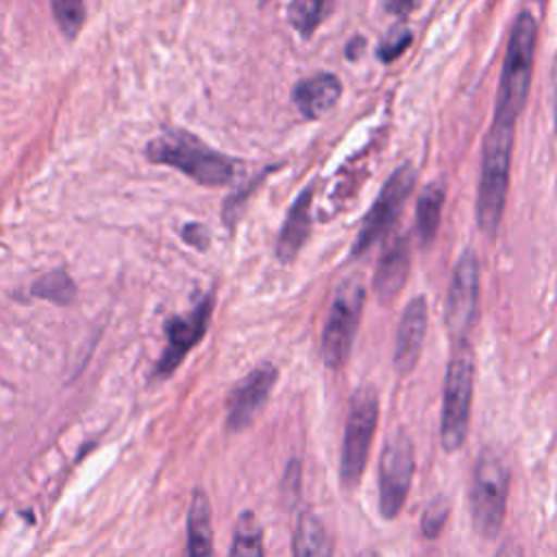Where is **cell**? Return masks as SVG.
Returning <instances> with one entry per match:
<instances>
[{"mask_svg":"<svg viewBox=\"0 0 557 557\" xmlns=\"http://www.w3.org/2000/svg\"><path fill=\"white\" fill-rule=\"evenodd\" d=\"M476 307H479V259L474 250H463L453 268L446 302H444V322L453 342L468 339V333L472 331V324L476 320Z\"/></svg>","mask_w":557,"mask_h":557,"instance_id":"cell-10","label":"cell"},{"mask_svg":"<svg viewBox=\"0 0 557 557\" xmlns=\"http://www.w3.org/2000/svg\"><path fill=\"white\" fill-rule=\"evenodd\" d=\"M211 311H213V292H209L196 307L191 313L187 315H172L163 331L168 337V344L157 361V376H168L170 372H174L178 368V363L187 357V352L202 339L209 320H211Z\"/></svg>","mask_w":557,"mask_h":557,"instance_id":"cell-11","label":"cell"},{"mask_svg":"<svg viewBox=\"0 0 557 557\" xmlns=\"http://www.w3.org/2000/svg\"><path fill=\"white\" fill-rule=\"evenodd\" d=\"M181 237H183L189 246H194V248H198V250H205V248L209 246V239H211L209 228H207L205 224H200V222H187V224L181 228Z\"/></svg>","mask_w":557,"mask_h":557,"instance_id":"cell-27","label":"cell"},{"mask_svg":"<svg viewBox=\"0 0 557 557\" xmlns=\"http://www.w3.org/2000/svg\"><path fill=\"white\" fill-rule=\"evenodd\" d=\"M474 396V352L468 339L453 342V352L444 379V400H442V424L440 440L446 453H455L463 446L470 411Z\"/></svg>","mask_w":557,"mask_h":557,"instance_id":"cell-5","label":"cell"},{"mask_svg":"<svg viewBox=\"0 0 557 557\" xmlns=\"http://www.w3.org/2000/svg\"><path fill=\"white\" fill-rule=\"evenodd\" d=\"M283 490L287 492V503H294V498H298L300 494V463L298 459H292L285 472V483Z\"/></svg>","mask_w":557,"mask_h":557,"instance_id":"cell-28","label":"cell"},{"mask_svg":"<svg viewBox=\"0 0 557 557\" xmlns=\"http://www.w3.org/2000/svg\"><path fill=\"white\" fill-rule=\"evenodd\" d=\"M333 546L324 522L313 511H302L294 531V557H331Z\"/></svg>","mask_w":557,"mask_h":557,"instance_id":"cell-19","label":"cell"},{"mask_svg":"<svg viewBox=\"0 0 557 557\" xmlns=\"http://www.w3.org/2000/svg\"><path fill=\"white\" fill-rule=\"evenodd\" d=\"M30 294L54 305H70L76 298V285L65 270H52L33 281Z\"/></svg>","mask_w":557,"mask_h":557,"instance_id":"cell-21","label":"cell"},{"mask_svg":"<svg viewBox=\"0 0 557 557\" xmlns=\"http://www.w3.org/2000/svg\"><path fill=\"white\" fill-rule=\"evenodd\" d=\"M413 185H416V168L409 161L398 165L389 174V178L383 183L376 200L372 202L370 211L361 222V228L352 244V257L368 252L376 242H381L389 233L398 213L405 207V200L411 196Z\"/></svg>","mask_w":557,"mask_h":557,"instance_id":"cell-9","label":"cell"},{"mask_svg":"<svg viewBox=\"0 0 557 557\" xmlns=\"http://www.w3.org/2000/svg\"><path fill=\"white\" fill-rule=\"evenodd\" d=\"M426 322H429V309L426 298L416 296L411 298L398 320L396 329V344H394V368L400 376H407L413 372L422 344L426 337Z\"/></svg>","mask_w":557,"mask_h":557,"instance_id":"cell-13","label":"cell"},{"mask_svg":"<svg viewBox=\"0 0 557 557\" xmlns=\"http://www.w3.org/2000/svg\"><path fill=\"white\" fill-rule=\"evenodd\" d=\"M511 470L507 455L498 446H483L470 481V520L474 531L483 540L498 537L505 513H507V496H509Z\"/></svg>","mask_w":557,"mask_h":557,"instance_id":"cell-3","label":"cell"},{"mask_svg":"<svg viewBox=\"0 0 557 557\" xmlns=\"http://www.w3.org/2000/svg\"><path fill=\"white\" fill-rule=\"evenodd\" d=\"M342 96V83L331 72H320L298 81L292 89V100L302 117L315 120L331 111Z\"/></svg>","mask_w":557,"mask_h":557,"instance_id":"cell-15","label":"cell"},{"mask_svg":"<svg viewBox=\"0 0 557 557\" xmlns=\"http://www.w3.org/2000/svg\"><path fill=\"white\" fill-rule=\"evenodd\" d=\"M146 157L152 163H165L181 170L200 185H224L233 181L237 163L215 150L189 131L172 128L148 141Z\"/></svg>","mask_w":557,"mask_h":557,"instance_id":"cell-4","label":"cell"},{"mask_svg":"<svg viewBox=\"0 0 557 557\" xmlns=\"http://www.w3.org/2000/svg\"><path fill=\"white\" fill-rule=\"evenodd\" d=\"M363 300H366V287L359 274L346 276L337 285L326 324L322 329V342H320V352L326 368L339 370L350 357V348H352L355 333L359 329V320L363 311Z\"/></svg>","mask_w":557,"mask_h":557,"instance_id":"cell-7","label":"cell"},{"mask_svg":"<svg viewBox=\"0 0 557 557\" xmlns=\"http://www.w3.org/2000/svg\"><path fill=\"white\" fill-rule=\"evenodd\" d=\"M409 239L405 235H398L385 246L374 270V292L381 302L387 305L403 292L409 276Z\"/></svg>","mask_w":557,"mask_h":557,"instance_id":"cell-14","label":"cell"},{"mask_svg":"<svg viewBox=\"0 0 557 557\" xmlns=\"http://www.w3.org/2000/svg\"><path fill=\"white\" fill-rule=\"evenodd\" d=\"M413 39V33L407 28V26H394L379 44L376 48V57L383 61V63H392L396 61L411 44Z\"/></svg>","mask_w":557,"mask_h":557,"instance_id":"cell-25","label":"cell"},{"mask_svg":"<svg viewBox=\"0 0 557 557\" xmlns=\"http://www.w3.org/2000/svg\"><path fill=\"white\" fill-rule=\"evenodd\" d=\"M50 7H52V15H54L59 30L67 39H74L85 22V2L83 0H50Z\"/></svg>","mask_w":557,"mask_h":557,"instance_id":"cell-24","label":"cell"},{"mask_svg":"<svg viewBox=\"0 0 557 557\" xmlns=\"http://www.w3.org/2000/svg\"><path fill=\"white\" fill-rule=\"evenodd\" d=\"M516 124L492 117L483 141L481 176L476 191V224L485 237H494L505 211Z\"/></svg>","mask_w":557,"mask_h":557,"instance_id":"cell-1","label":"cell"},{"mask_svg":"<svg viewBox=\"0 0 557 557\" xmlns=\"http://www.w3.org/2000/svg\"><path fill=\"white\" fill-rule=\"evenodd\" d=\"M555 133H557V63H555Z\"/></svg>","mask_w":557,"mask_h":557,"instance_id":"cell-33","label":"cell"},{"mask_svg":"<svg viewBox=\"0 0 557 557\" xmlns=\"http://www.w3.org/2000/svg\"><path fill=\"white\" fill-rule=\"evenodd\" d=\"M413 470V442L407 429H396L379 457V513L385 520H394L403 511L411 490Z\"/></svg>","mask_w":557,"mask_h":557,"instance_id":"cell-8","label":"cell"},{"mask_svg":"<svg viewBox=\"0 0 557 557\" xmlns=\"http://www.w3.org/2000/svg\"><path fill=\"white\" fill-rule=\"evenodd\" d=\"M418 4L420 0H383V9L396 17L409 15Z\"/></svg>","mask_w":557,"mask_h":557,"instance_id":"cell-29","label":"cell"},{"mask_svg":"<svg viewBox=\"0 0 557 557\" xmlns=\"http://www.w3.org/2000/svg\"><path fill=\"white\" fill-rule=\"evenodd\" d=\"M228 557H265L263 555V533H261V527L252 511H242L237 516Z\"/></svg>","mask_w":557,"mask_h":557,"instance_id":"cell-20","label":"cell"},{"mask_svg":"<svg viewBox=\"0 0 557 557\" xmlns=\"http://www.w3.org/2000/svg\"><path fill=\"white\" fill-rule=\"evenodd\" d=\"M335 0H292L289 2V24L302 35L311 37L322 20L331 13Z\"/></svg>","mask_w":557,"mask_h":557,"instance_id":"cell-22","label":"cell"},{"mask_svg":"<svg viewBox=\"0 0 557 557\" xmlns=\"http://www.w3.org/2000/svg\"><path fill=\"white\" fill-rule=\"evenodd\" d=\"M533 2H537V4H544V0H533Z\"/></svg>","mask_w":557,"mask_h":557,"instance_id":"cell-34","label":"cell"},{"mask_svg":"<svg viewBox=\"0 0 557 557\" xmlns=\"http://www.w3.org/2000/svg\"><path fill=\"white\" fill-rule=\"evenodd\" d=\"M379 422V392L372 385H361L352 392L344 424L339 481L346 490L357 487L368 463L372 437Z\"/></svg>","mask_w":557,"mask_h":557,"instance_id":"cell-6","label":"cell"},{"mask_svg":"<svg viewBox=\"0 0 557 557\" xmlns=\"http://www.w3.org/2000/svg\"><path fill=\"white\" fill-rule=\"evenodd\" d=\"M444 200H446V189L442 183H429L422 187L420 196H418V205H416V231H418V239L420 244L426 248L440 228V218H442V209H444Z\"/></svg>","mask_w":557,"mask_h":557,"instance_id":"cell-18","label":"cell"},{"mask_svg":"<svg viewBox=\"0 0 557 557\" xmlns=\"http://www.w3.org/2000/svg\"><path fill=\"white\" fill-rule=\"evenodd\" d=\"M494 557H524V555H522V548L518 546V542L507 540V542L500 544V548L496 550Z\"/></svg>","mask_w":557,"mask_h":557,"instance_id":"cell-31","label":"cell"},{"mask_svg":"<svg viewBox=\"0 0 557 557\" xmlns=\"http://www.w3.org/2000/svg\"><path fill=\"white\" fill-rule=\"evenodd\" d=\"M357 557H381V553L374 550V548H366V550H361Z\"/></svg>","mask_w":557,"mask_h":557,"instance_id":"cell-32","label":"cell"},{"mask_svg":"<svg viewBox=\"0 0 557 557\" xmlns=\"http://www.w3.org/2000/svg\"><path fill=\"white\" fill-rule=\"evenodd\" d=\"M211 507L202 490H196L187 511V548L185 557H211Z\"/></svg>","mask_w":557,"mask_h":557,"instance_id":"cell-17","label":"cell"},{"mask_svg":"<svg viewBox=\"0 0 557 557\" xmlns=\"http://www.w3.org/2000/svg\"><path fill=\"white\" fill-rule=\"evenodd\" d=\"M366 39L361 37V35H357V37H352L348 44H346V57L350 59V61H357L361 54H363V50H366Z\"/></svg>","mask_w":557,"mask_h":557,"instance_id":"cell-30","label":"cell"},{"mask_svg":"<svg viewBox=\"0 0 557 557\" xmlns=\"http://www.w3.org/2000/svg\"><path fill=\"white\" fill-rule=\"evenodd\" d=\"M270 172H272V168H265V170H263V172H259V176H257L255 181H250L244 189H239V191H235L233 196H228V200L224 202V209H222L224 224H226L228 228L237 222V215L242 213V209H244V205H246L248 196L259 187V183L263 181V176H265V174H270Z\"/></svg>","mask_w":557,"mask_h":557,"instance_id":"cell-26","label":"cell"},{"mask_svg":"<svg viewBox=\"0 0 557 557\" xmlns=\"http://www.w3.org/2000/svg\"><path fill=\"white\" fill-rule=\"evenodd\" d=\"M276 381V368L272 363L257 366L250 374H246L226 398V424L231 431L246 429L255 413L263 407L268 394L272 392Z\"/></svg>","mask_w":557,"mask_h":557,"instance_id":"cell-12","label":"cell"},{"mask_svg":"<svg viewBox=\"0 0 557 557\" xmlns=\"http://www.w3.org/2000/svg\"><path fill=\"white\" fill-rule=\"evenodd\" d=\"M448 516H450V500L446 494H435L422 516H420V533L424 540H437L448 522Z\"/></svg>","mask_w":557,"mask_h":557,"instance_id":"cell-23","label":"cell"},{"mask_svg":"<svg viewBox=\"0 0 557 557\" xmlns=\"http://www.w3.org/2000/svg\"><path fill=\"white\" fill-rule=\"evenodd\" d=\"M311 202H313V185L305 187L298 198L292 202L283 228L278 233L276 239V257L283 263H289L298 250L302 248V244L309 237L311 231Z\"/></svg>","mask_w":557,"mask_h":557,"instance_id":"cell-16","label":"cell"},{"mask_svg":"<svg viewBox=\"0 0 557 557\" xmlns=\"http://www.w3.org/2000/svg\"><path fill=\"white\" fill-rule=\"evenodd\" d=\"M537 48V22L531 11H520L509 28L505 61L500 70L494 117L516 124L531 87L533 61Z\"/></svg>","mask_w":557,"mask_h":557,"instance_id":"cell-2","label":"cell"}]
</instances>
